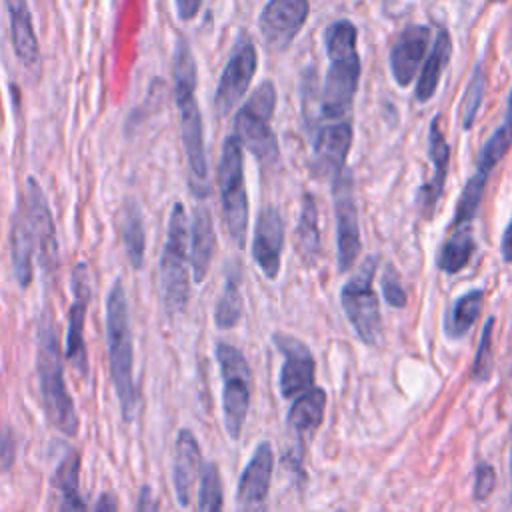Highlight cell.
<instances>
[{
	"label": "cell",
	"mask_w": 512,
	"mask_h": 512,
	"mask_svg": "<svg viewBox=\"0 0 512 512\" xmlns=\"http://www.w3.org/2000/svg\"><path fill=\"white\" fill-rule=\"evenodd\" d=\"M500 250H502V258L504 262L512 264V218L504 230V236H502V244H500Z\"/></svg>",
	"instance_id": "7bdbcfd3"
},
{
	"label": "cell",
	"mask_w": 512,
	"mask_h": 512,
	"mask_svg": "<svg viewBox=\"0 0 512 512\" xmlns=\"http://www.w3.org/2000/svg\"><path fill=\"white\" fill-rule=\"evenodd\" d=\"M80 462V452L70 448L54 470L52 484L56 492L58 512H88L86 502L80 494Z\"/></svg>",
	"instance_id": "4316f807"
},
{
	"label": "cell",
	"mask_w": 512,
	"mask_h": 512,
	"mask_svg": "<svg viewBox=\"0 0 512 512\" xmlns=\"http://www.w3.org/2000/svg\"><path fill=\"white\" fill-rule=\"evenodd\" d=\"M358 32L350 20H336L324 30L328 70L322 94L318 96V116L328 122L350 120L352 102L360 82Z\"/></svg>",
	"instance_id": "6da1fadb"
},
{
	"label": "cell",
	"mask_w": 512,
	"mask_h": 512,
	"mask_svg": "<svg viewBox=\"0 0 512 512\" xmlns=\"http://www.w3.org/2000/svg\"><path fill=\"white\" fill-rule=\"evenodd\" d=\"M308 0H268L258 16V30L274 52L286 50L308 18Z\"/></svg>",
	"instance_id": "e0dca14e"
},
{
	"label": "cell",
	"mask_w": 512,
	"mask_h": 512,
	"mask_svg": "<svg viewBox=\"0 0 512 512\" xmlns=\"http://www.w3.org/2000/svg\"><path fill=\"white\" fill-rule=\"evenodd\" d=\"M284 248V222L276 206L266 204L260 208L254 236H252V258L268 280L280 274V258Z\"/></svg>",
	"instance_id": "d6986e66"
},
{
	"label": "cell",
	"mask_w": 512,
	"mask_h": 512,
	"mask_svg": "<svg viewBox=\"0 0 512 512\" xmlns=\"http://www.w3.org/2000/svg\"><path fill=\"white\" fill-rule=\"evenodd\" d=\"M242 312H244V300L240 294V270L234 264L226 272V282L214 308V322L222 330L234 328L240 322Z\"/></svg>",
	"instance_id": "d6a6232c"
},
{
	"label": "cell",
	"mask_w": 512,
	"mask_h": 512,
	"mask_svg": "<svg viewBox=\"0 0 512 512\" xmlns=\"http://www.w3.org/2000/svg\"><path fill=\"white\" fill-rule=\"evenodd\" d=\"M202 472V450L192 430L182 428L176 436L174 446V468L172 482L176 500L180 506H188L192 502V490L198 474Z\"/></svg>",
	"instance_id": "7402d4cb"
},
{
	"label": "cell",
	"mask_w": 512,
	"mask_h": 512,
	"mask_svg": "<svg viewBox=\"0 0 512 512\" xmlns=\"http://www.w3.org/2000/svg\"><path fill=\"white\" fill-rule=\"evenodd\" d=\"M216 176L228 236L236 248H244L248 228V194L244 182L242 144L234 134H230L222 144Z\"/></svg>",
	"instance_id": "52a82bcc"
},
{
	"label": "cell",
	"mask_w": 512,
	"mask_h": 512,
	"mask_svg": "<svg viewBox=\"0 0 512 512\" xmlns=\"http://www.w3.org/2000/svg\"><path fill=\"white\" fill-rule=\"evenodd\" d=\"M198 512H224L222 476L216 462L204 464L198 488Z\"/></svg>",
	"instance_id": "836d02e7"
},
{
	"label": "cell",
	"mask_w": 512,
	"mask_h": 512,
	"mask_svg": "<svg viewBox=\"0 0 512 512\" xmlns=\"http://www.w3.org/2000/svg\"><path fill=\"white\" fill-rule=\"evenodd\" d=\"M10 20V36L12 48L18 60L28 68H38L40 64V44L36 38V30L32 24V14L28 0H4Z\"/></svg>",
	"instance_id": "603a6c76"
},
{
	"label": "cell",
	"mask_w": 512,
	"mask_h": 512,
	"mask_svg": "<svg viewBox=\"0 0 512 512\" xmlns=\"http://www.w3.org/2000/svg\"><path fill=\"white\" fill-rule=\"evenodd\" d=\"M160 296L168 316L182 314L188 306V218L182 202H174L168 216L166 242L160 258Z\"/></svg>",
	"instance_id": "5b68a950"
},
{
	"label": "cell",
	"mask_w": 512,
	"mask_h": 512,
	"mask_svg": "<svg viewBox=\"0 0 512 512\" xmlns=\"http://www.w3.org/2000/svg\"><path fill=\"white\" fill-rule=\"evenodd\" d=\"M510 146H512V90L508 96L506 116H504L502 124L492 132V136L482 144V148L478 152V160H476V170L468 178V182L460 194V200L456 204L454 218H452L450 226H464L474 220V216L480 208L482 196H484L488 176L492 174L496 164L506 156Z\"/></svg>",
	"instance_id": "30bf717a"
},
{
	"label": "cell",
	"mask_w": 512,
	"mask_h": 512,
	"mask_svg": "<svg viewBox=\"0 0 512 512\" xmlns=\"http://www.w3.org/2000/svg\"><path fill=\"white\" fill-rule=\"evenodd\" d=\"M326 392L324 388H310L304 394L296 396L290 412H288V426L302 448L310 438H314L318 426L322 424L324 410H326Z\"/></svg>",
	"instance_id": "484cf974"
},
{
	"label": "cell",
	"mask_w": 512,
	"mask_h": 512,
	"mask_svg": "<svg viewBox=\"0 0 512 512\" xmlns=\"http://www.w3.org/2000/svg\"><path fill=\"white\" fill-rule=\"evenodd\" d=\"M472 254H474V234L470 230V224L450 226L448 236L438 250L436 266L446 274H456L468 266Z\"/></svg>",
	"instance_id": "f546056e"
},
{
	"label": "cell",
	"mask_w": 512,
	"mask_h": 512,
	"mask_svg": "<svg viewBox=\"0 0 512 512\" xmlns=\"http://www.w3.org/2000/svg\"><path fill=\"white\" fill-rule=\"evenodd\" d=\"M428 154L434 164V172H432V178L426 184H422V188L418 192L420 216L426 220H430L436 212L438 200L444 190V182H446V174H448V160H450V146L440 128V116H434L430 122Z\"/></svg>",
	"instance_id": "44dd1931"
},
{
	"label": "cell",
	"mask_w": 512,
	"mask_h": 512,
	"mask_svg": "<svg viewBox=\"0 0 512 512\" xmlns=\"http://www.w3.org/2000/svg\"><path fill=\"white\" fill-rule=\"evenodd\" d=\"M136 512H160V506H158L152 486H148V484L140 486L138 500H136Z\"/></svg>",
	"instance_id": "f35d334b"
},
{
	"label": "cell",
	"mask_w": 512,
	"mask_h": 512,
	"mask_svg": "<svg viewBox=\"0 0 512 512\" xmlns=\"http://www.w3.org/2000/svg\"><path fill=\"white\" fill-rule=\"evenodd\" d=\"M484 304V290L474 288L464 292L454 300L450 306L446 320H444V332L448 338H462L470 332L474 322L478 320Z\"/></svg>",
	"instance_id": "1f68e13d"
},
{
	"label": "cell",
	"mask_w": 512,
	"mask_h": 512,
	"mask_svg": "<svg viewBox=\"0 0 512 512\" xmlns=\"http://www.w3.org/2000/svg\"><path fill=\"white\" fill-rule=\"evenodd\" d=\"M36 376L46 420L62 434L74 436L80 420L64 378V358L52 310L40 314L36 326Z\"/></svg>",
	"instance_id": "7a4b0ae2"
},
{
	"label": "cell",
	"mask_w": 512,
	"mask_h": 512,
	"mask_svg": "<svg viewBox=\"0 0 512 512\" xmlns=\"http://www.w3.org/2000/svg\"><path fill=\"white\" fill-rule=\"evenodd\" d=\"M428 38H430L428 26L410 24L394 40L390 50V72L398 86L404 88L414 80L422 64V58L426 54Z\"/></svg>",
	"instance_id": "ffe728a7"
},
{
	"label": "cell",
	"mask_w": 512,
	"mask_h": 512,
	"mask_svg": "<svg viewBox=\"0 0 512 512\" xmlns=\"http://www.w3.org/2000/svg\"><path fill=\"white\" fill-rule=\"evenodd\" d=\"M216 362L222 376V414L224 426L232 440H238L250 410L252 398V370L244 354L228 344H216Z\"/></svg>",
	"instance_id": "ba28073f"
},
{
	"label": "cell",
	"mask_w": 512,
	"mask_h": 512,
	"mask_svg": "<svg viewBox=\"0 0 512 512\" xmlns=\"http://www.w3.org/2000/svg\"><path fill=\"white\" fill-rule=\"evenodd\" d=\"M352 146V122H328L314 128L312 136V172L318 178H336Z\"/></svg>",
	"instance_id": "ac0fdd59"
},
{
	"label": "cell",
	"mask_w": 512,
	"mask_h": 512,
	"mask_svg": "<svg viewBox=\"0 0 512 512\" xmlns=\"http://www.w3.org/2000/svg\"><path fill=\"white\" fill-rule=\"evenodd\" d=\"M72 286V304L68 308V324H66V360L72 364V368L86 378L88 374V350L84 340V326H86V312L88 302L92 296V284H90V272L84 262H78L70 276Z\"/></svg>",
	"instance_id": "4fadbf2b"
},
{
	"label": "cell",
	"mask_w": 512,
	"mask_h": 512,
	"mask_svg": "<svg viewBox=\"0 0 512 512\" xmlns=\"http://www.w3.org/2000/svg\"><path fill=\"white\" fill-rule=\"evenodd\" d=\"M496 488V472L492 468V464L488 462H480L474 470V488H472V496L478 502H484L492 496Z\"/></svg>",
	"instance_id": "74e56055"
},
{
	"label": "cell",
	"mask_w": 512,
	"mask_h": 512,
	"mask_svg": "<svg viewBox=\"0 0 512 512\" xmlns=\"http://www.w3.org/2000/svg\"><path fill=\"white\" fill-rule=\"evenodd\" d=\"M492 328H494V318L490 316L482 328L480 334V342L476 348V356L472 362V370H470V378L476 384L488 382L492 376Z\"/></svg>",
	"instance_id": "d590c367"
},
{
	"label": "cell",
	"mask_w": 512,
	"mask_h": 512,
	"mask_svg": "<svg viewBox=\"0 0 512 512\" xmlns=\"http://www.w3.org/2000/svg\"><path fill=\"white\" fill-rule=\"evenodd\" d=\"M94 512H120V506H118V498H116V494H114V492H110V490L102 492V494L98 496V500H96V508H94Z\"/></svg>",
	"instance_id": "b9f144b4"
},
{
	"label": "cell",
	"mask_w": 512,
	"mask_h": 512,
	"mask_svg": "<svg viewBox=\"0 0 512 512\" xmlns=\"http://www.w3.org/2000/svg\"><path fill=\"white\" fill-rule=\"evenodd\" d=\"M272 342L284 356L278 376L280 394L284 398H296L306 390L314 388L316 364L310 348L300 338L290 336L286 332H274Z\"/></svg>",
	"instance_id": "9a60e30c"
},
{
	"label": "cell",
	"mask_w": 512,
	"mask_h": 512,
	"mask_svg": "<svg viewBox=\"0 0 512 512\" xmlns=\"http://www.w3.org/2000/svg\"><path fill=\"white\" fill-rule=\"evenodd\" d=\"M510 480H512V448H510Z\"/></svg>",
	"instance_id": "ee69618b"
},
{
	"label": "cell",
	"mask_w": 512,
	"mask_h": 512,
	"mask_svg": "<svg viewBox=\"0 0 512 512\" xmlns=\"http://www.w3.org/2000/svg\"><path fill=\"white\" fill-rule=\"evenodd\" d=\"M484 88H486V70H484L482 60H478L474 66V72L470 76L468 88L464 92V98H462V128L464 130H470L476 120L478 108L484 98Z\"/></svg>",
	"instance_id": "e575fe53"
},
{
	"label": "cell",
	"mask_w": 512,
	"mask_h": 512,
	"mask_svg": "<svg viewBox=\"0 0 512 512\" xmlns=\"http://www.w3.org/2000/svg\"><path fill=\"white\" fill-rule=\"evenodd\" d=\"M204 0H174L176 4V14L182 22H190L198 16Z\"/></svg>",
	"instance_id": "ab89813d"
},
{
	"label": "cell",
	"mask_w": 512,
	"mask_h": 512,
	"mask_svg": "<svg viewBox=\"0 0 512 512\" xmlns=\"http://www.w3.org/2000/svg\"><path fill=\"white\" fill-rule=\"evenodd\" d=\"M296 250L306 264H314L322 252L320 228H318V206L310 192H304L300 202V216L296 224Z\"/></svg>",
	"instance_id": "4dcf8cb0"
},
{
	"label": "cell",
	"mask_w": 512,
	"mask_h": 512,
	"mask_svg": "<svg viewBox=\"0 0 512 512\" xmlns=\"http://www.w3.org/2000/svg\"><path fill=\"white\" fill-rule=\"evenodd\" d=\"M274 472V450L268 440L260 442L246 462L236 490V512H266Z\"/></svg>",
	"instance_id": "2e32d148"
},
{
	"label": "cell",
	"mask_w": 512,
	"mask_h": 512,
	"mask_svg": "<svg viewBox=\"0 0 512 512\" xmlns=\"http://www.w3.org/2000/svg\"><path fill=\"white\" fill-rule=\"evenodd\" d=\"M380 288H382V294L386 298V302L394 308H404L406 306V290L398 278V272L392 268V266H386V270L382 272L380 276Z\"/></svg>",
	"instance_id": "8d00e7d4"
},
{
	"label": "cell",
	"mask_w": 512,
	"mask_h": 512,
	"mask_svg": "<svg viewBox=\"0 0 512 512\" xmlns=\"http://www.w3.org/2000/svg\"><path fill=\"white\" fill-rule=\"evenodd\" d=\"M174 100L180 112V132L182 146L186 152L188 168L194 180V190L200 194L208 192V162H206V146H204V126L196 100L198 72L192 48L186 38L176 40L174 60Z\"/></svg>",
	"instance_id": "3957f363"
},
{
	"label": "cell",
	"mask_w": 512,
	"mask_h": 512,
	"mask_svg": "<svg viewBox=\"0 0 512 512\" xmlns=\"http://www.w3.org/2000/svg\"><path fill=\"white\" fill-rule=\"evenodd\" d=\"M336 512H344V510H336Z\"/></svg>",
	"instance_id": "bcb514c9"
},
{
	"label": "cell",
	"mask_w": 512,
	"mask_h": 512,
	"mask_svg": "<svg viewBox=\"0 0 512 512\" xmlns=\"http://www.w3.org/2000/svg\"><path fill=\"white\" fill-rule=\"evenodd\" d=\"M120 240L126 250V258L134 270H140L144 264L146 252V230H144V216L142 208L134 200H126L120 208L118 218Z\"/></svg>",
	"instance_id": "83f0119b"
},
{
	"label": "cell",
	"mask_w": 512,
	"mask_h": 512,
	"mask_svg": "<svg viewBox=\"0 0 512 512\" xmlns=\"http://www.w3.org/2000/svg\"><path fill=\"white\" fill-rule=\"evenodd\" d=\"M10 254H12V268L16 282L22 290H26L32 284V258L36 254V242L34 234L28 224V216L24 210L22 198L16 204L14 216H12V232H10Z\"/></svg>",
	"instance_id": "cb8c5ba5"
},
{
	"label": "cell",
	"mask_w": 512,
	"mask_h": 512,
	"mask_svg": "<svg viewBox=\"0 0 512 512\" xmlns=\"http://www.w3.org/2000/svg\"><path fill=\"white\" fill-rule=\"evenodd\" d=\"M276 108V88L272 80H264L240 106L234 116V136L248 148L262 168H274L280 158L278 140L272 130Z\"/></svg>",
	"instance_id": "8992f818"
},
{
	"label": "cell",
	"mask_w": 512,
	"mask_h": 512,
	"mask_svg": "<svg viewBox=\"0 0 512 512\" xmlns=\"http://www.w3.org/2000/svg\"><path fill=\"white\" fill-rule=\"evenodd\" d=\"M450 54H452V40L446 28H440L434 40V46L420 70L418 76V84H416V100L418 102H428L438 88V82L442 78L444 68L450 62Z\"/></svg>",
	"instance_id": "f1b7e54d"
},
{
	"label": "cell",
	"mask_w": 512,
	"mask_h": 512,
	"mask_svg": "<svg viewBox=\"0 0 512 512\" xmlns=\"http://www.w3.org/2000/svg\"><path fill=\"white\" fill-rule=\"evenodd\" d=\"M24 202V210L28 216L30 230L36 242V256L44 272H52L58 266V240H56V226L52 218L50 204L38 180L28 176L26 192L20 196Z\"/></svg>",
	"instance_id": "5bb4252c"
},
{
	"label": "cell",
	"mask_w": 512,
	"mask_h": 512,
	"mask_svg": "<svg viewBox=\"0 0 512 512\" xmlns=\"http://www.w3.org/2000/svg\"><path fill=\"white\" fill-rule=\"evenodd\" d=\"M488 2H492V4H502V2H506V0H488Z\"/></svg>",
	"instance_id": "f6af8a7d"
},
{
	"label": "cell",
	"mask_w": 512,
	"mask_h": 512,
	"mask_svg": "<svg viewBox=\"0 0 512 512\" xmlns=\"http://www.w3.org/2000/svg\"><path fill=\"white\" fill-rule=\"evenodd\" d=\"M376 266H378V256L372 254L364 258L358 272L340 290V302L346 312V318L352 324L356 336L366 346H376L382 336L380 304L372 288Z\"/></svg>",
	"instance_id": "9c48e42d"
},
{
	"label": "cell",
	"mask_w": 512,
	"mask_h": 512,
	"mask_svg": "<svg viewBox=\"0 0 512 512\" xmlns=\"http://www.w3.org/2000/svg\"><path fill=\"white\" fill-rule=\"evenodd\" d=\"M334 212H336V244H338V270L348 272L360 254V226L358 206L354 194V180L350 170H342L332 180Z\"/></svg>",
	"instance_id": "7c38bea8"
},
{
	"label": "cell",
	"mask_w": 512,
	"mask_h": 512,
	"mask_svg": "<svg viewBox=\"0 0 512 512\" xmlns=\"http://www.w3.org/2000/svg\"><path fill=\"white\" fill-rule=\"evenodd\" d=\"M216 248V232L210 210L206 206H196L192 212V226H190V266H192V280L196 284L204 282L212 254Z\"/></svg>",
	"instance_id": "d4e9b609"
},
{
	"label": "cell",
	"mask_w": 512,
	"mask_h": 512,
	"mask_svg": "<svg viewBox=\"0 0 512 512\" xmlns=\"http://www.w3.org/2000/svg\"><path fill=\"white\" fill-rule=\"evenodd\" d=\"M106 346L110 362V378L120 404L122 418H134L138 392L134 382V342L130 328L128 298L122 280L118 278L106 296Z\"/></svg>",
	"instance_id": "277c9868"
},
{
	"label": "cell",
	"mask_w": 512,
	"mask_h": 512,
	"mask_svg": "<svg viewBox=\"0 0 512 512\" xmlns=\"http://www.w3.org/2000/svg\"><path fill=\"white\" fill-rule=\"evenodd\" d=\"M256 66H258V52H256L254 40L248 34H240L216 86L214 110L218 116L230 114L234 106L244 98L254 78Z\"/></svg>",
	"instance_id": "8fae6325"
},
{
	"label": "cell",
	"mask_w": 512,
	"mask_h": 512,
	"mask_svg": "<svg viewBox=\"0 0 512 512\" xmlns=\"http://www.w3.org/2000/svg\"><path fill=\"white\" fill-rule=\"evenodd\" d=\"M12 460H14L12 438H10L8 430H4L2 424H0V466H2V468H10Z\"/></svg>",
	"instance_id": "60d3db41"
}]
</instances>
